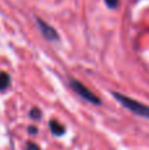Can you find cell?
<instances>
[{"mask_svg":"<svg viewBox=\"0 0 149 150\" xmlns=\"http://www.w3.org/2000/svg\"><path fill=\"white\" fill-rule=\"evenodd\" d=\"M31 116H32V119H34V120L41 119V111H40L38 108H33V109H31Z\"/></svg>","mask_w":149,"mask_h":150,"instance_id":"8992f818","label":"cell"},{"mask_svg":"<svg viewBox=\"0 0 149 150\" xmlns=\"http://www.w3.org/2000/svg\"><path fill=\"white\" fill-rule=\"evenodd\" d=\"M11 83V79H9V75L7 73H4V71H1L0 73V91H4L8 88V86H9Z\"/></svg>","mask_w":149,"mask_h":150,"instance_id":"5b68a950","label":"cell"},{"mask_svg":"<svg viewBox=\"0 0 149 150\" xmlns=\"http://www.w3.org/2000/svg\"><path fill=\"white\" fill-rule=\"evenodd\" d=\"M104 3L107 4L108 8H111V9H115V8L119 5V0H104Z\"/></svg>","mask_w":149,"mask_h":150,"instance_id":"52a82bcc","label":"cell"},{"mask_svg":"<svg viewBox=\"0 0 149 150\" xmlns=\"http://www.w3.org/2000/svg\"><path fill=\"white\" fill-rule=\"evenodd\" d=\"M26 150H40V148H38V145H36V144L29 142L28 145H26Z\"/></svg>","mask_w":149,"mask_h":150,"instance_id":"ba28073f","label":"cell"},{"mask_svg":"<svg viewBox=\"0 0 149 150\" xmlns=\"http://www.w3.org/2000/svg\"><path fill=\"white\" fill-rule=\"evenodd\" d=\"M112 96L121 105L128 108L131 112H133V113L139 115V116H141V117L149 119V107L148 105H145V104L140 103V101H137V100H133V99L128 98V96H126V95H121V93H119V92H112Z\"/></svg>","mask_w":149,"mask_h":150,"instance_id":"6da1fadb","label":"cell"},{"mask_svg":"<svg viewBox=\"0 0 149 150\" xmlns=\"http://www.w3.org/2000/svg\"><path fill=\"white\" fill-rule=\"evenodd\" d=\"M37 24H38V28H40V30H41L42 36H44L48 41H58V33L55 32V29L53 28V26L48 25L41 18H37Z\"/></svg>","mask_w":149,"mask_h":150,"instance_id":"3957f363","label":"cell"},{"mask_svg":"<svg viewBox=\"0 0 149 150\" xmlns=\"http://www.w3.org/2000/svg\"><path fill=\"white\" fill-rule=\"evenodd\" d=\"M36 130H37V128H34V127H29V133H36Z\"/></svg>","mask_w":149,"mask_h":150,"instance_id":"9c48e42d","label":"cell"},{"mask_svg":"<svg viewBox=\"0 0 149 150\" xmlns=\"http://www.w3.org/2000/svg\"><path fill=\"white\" fill-rule=\"evenodd\" d=\"M49 128H50V130H52V133L54 136H62L63 133H65V128H63V125H61L57 120H50Z\"/></svg>","mask_w":149,"mask_h":150,"instance_id":"277c9868","label":"cell"},{"mask_svg":"<svg viewBox=\"0 0 149 150\" xmlns=\"http://www.w3.org/2000/svg\"><path fill=\"white\" fill-rule=\"evenodd\" d=\"M70 87L73 88V91L75 93H78L83 100L86 101H90L92 104H100V100L98 96H95L91 91L89 90L87 87H84L81 82H78L77 79H70Z\"/></svg>","mask_w":149,"mask_h":150,"instance_id":"7a4b0ae2","label":"cell"}]
</instances>
